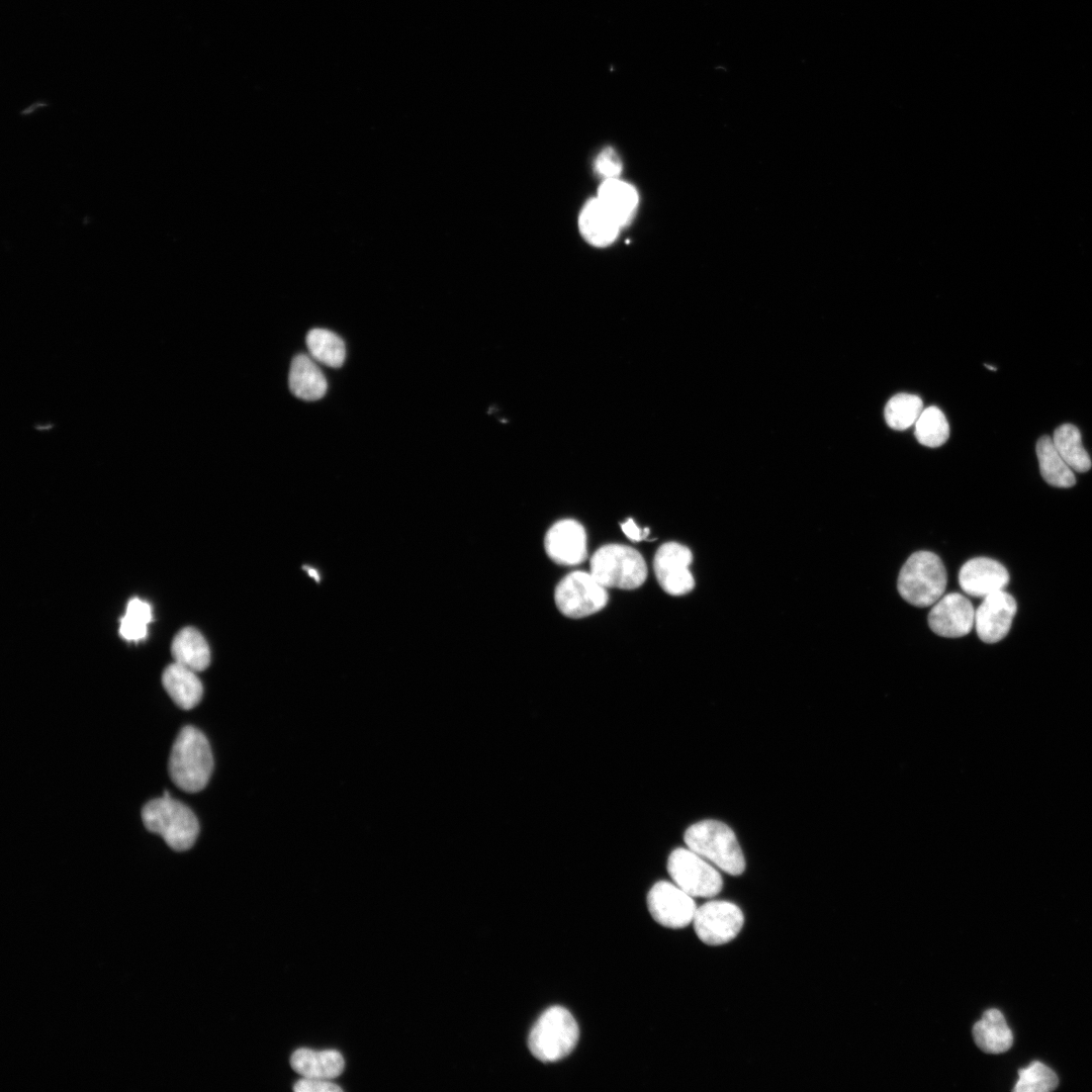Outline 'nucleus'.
Segmentation results:
<instances>
[{"mask_svg": "<svg viewBox=\"0 0 1092 1092\" xmlns=\"http://www.w3.org/2000/svg\"><path fill=\"white\" fill-rule=\"evenodd\" d=\"M151 621V606L133 598L128 602L124 616L120 619L119 634L127 641H141L147 637Z\"/></svg>", "mask_w": 1092, "mask_h": 1092, "instance_id": "obj_28", "label": "nucleus"}, {"mask_svg": "<svg viewBox=\"0 0 1092 1092\" xmlns=\"http://www.w3.org/2000/svg\"><path fill=\"white\" fill-rule=\"evenodd\" d=\"M306 345L311 356L327 366L338 368L345 360L343 340L328 330H310L306 336Z\"/></svg>", "mask_w": 1092, "mask_h": 1092, "instance_id": "obj_25", "label": "nucleus"}, {"mask_svg": "<svg viewBox=\"0 0 1092 1092\" xmlns=\"http://www.w3.org/2000/svg\"><path fill=\"white\" fill-rule=\"evenodd\" d=\"M162 684L173 702L183 710L193 709L202 699L203 686L196 671L175 661L164 669Z\"/></svg>", "mask_w": 1092, "mask_h": 1092, "instance_id": "obj_18", "label": "nucleus"}, {"mask_svg": "<svg viewBox=\"0 0 1092 1092\" xmlns=\"http://www.w3.org/2000/svg\"><path fill=\"white\" fill-rule=\"evenodd\" d=\"M212 769L213 756L205 735L193 726L183 727L169 757L172 782L185 792L197 793L206 787Z\"/></svg>", "mask_w": 1092, "mask_h": 1092, "instance_id": "obj_1", "label": "nucleus"}, {"mask_svg": "<svg viewBox=\"0 0 1092 1092\" xmlns=\"http://www.w3.org/2000/svg\"><path fill=\"white\" fill-rule=\"evenodd\" d=\"M693 560L691 550L676 542L662 544L653 558V569L660 586L672 596L690 593L695 585L689 569Z\"/></svg>", "mask_w": 1092, "mask_h": 1092, "instance_id": "obj_11", "label": "nucleus"}, {"mask_svg": "<svg viewBox=\"0 0 1092 1092\" xmlns=\"http://www.w3.org/2000/svg\"><path fill=\"white\" fill-rule=\"evenodd\" d=\"M293 1090L296 1092H341L343 1089L330 1080L305 1078L295 1082Z\"/></svg>", "mask_w": 1092, "mask_h": 1092, "instance_id": "obj_31", "label": "nucleus"}, {"mask_svg": "<svg viewBox=\"0 0 1092 1092\" xmlns=\"http://www.w3.org/2000/svg\"><path fill=\"white\" fill-rule=\"evenodd\" d=\"M928 625L941 637H963L975 625V609L970 600L959 593L944 595L932 605Z\"/></svg>", "mask_w": 1092, "mask_h": 1092, "instance_id": "obj_12", "label": "nucleus"}, {"mask_svg": "<svg viewBox=\"0 0 1092 1092\" xmlns=\"http://www.w3.org/2000/svg\"><path fill=\"white\" fill-rule=\"evenodd\" d=\"M1036 455L1040 474L1050 485L1068 488L1076 483L1074 470L1062 458L1052 437L1044 435L1037 440Z\"/></svg>", "mask_w": 1092, "mask_h": 1092, "instance_id": "obj_23", "label": "nucleus"}, {"mask_svg": "<svg viewBox=\"0 0 1092 1092\" xmlns=\"http://www.w3.org/2000/svg\"><path fill=\"white\" fill-rule=\"evenodd\" d=\"M687 846L723 872L738 876L745 870V859L733 830L717 820H703L690 826L685 835Z\"/></svg>", "mask_w": 1092, "mask_h": 1092, "instance_id": "obj_4", "label": "nucleus"}, {"mask_svg": "<svg viewBox=\"0 0 1092 1092\" xmlns=\"http://www.w3.org/2000/svg\"><path fill=\"white\" fill-rule=\"evenodd\" d=\"M744 923L738 906L728 901H709L697 908L695 932L708 945H721L734 939Z\"/></svg>", "mask_w": 1092, "mask_h": 1092, "instance_id": "obj_9", "label": "nucleus"}, {"mask_svg": "<svg viewBox=\"0 0 1092 1092\" xmlns=\"http://www.w3.org/2000/svg\"><path fill=\"white\" fill-rule=\"evenodd\" d=\"M648 910L653 919L668 928H682L693 922L697 905L694 898L674 883L660 881L647 895Z\"/></svg>", "mask_w": 1092, "mask_h": 1092, "instance_id": "obj_10", "label": "nucleus"}, {"mask_svg": "<svg viewBox=\"0 0 1092 1092\" xmlns=\"http://www.w3.org/2000/svg\"><path fill=\"white\" fill-rule=\"evenodd\" d=\"M554 600L564 616L579 619L601 611L608 603V593L590 572L577 570L558 582Z\"/></svg>", "mask_w": 1092, "mask_h": 1092, "instance_id": "obj_8", "label": "nucleus"}, {"mask_svg": "<svg viewBox=\"0 0 1092 1092\" xmlns=\"http://www.w3.org/2000/svg\"><path fill=\"white\" fill-rule=\"evenodd\" d=\"M171 653L175 662L196 672L206 669L210 663L209 646L203 635L193 627H185L175 635Z\"/></svg>", "mask_w": 1092, "mask_h": 1092, "instance_id": "obj_22", "label": "nucleus"}, {"mask_svg": "<svg viewBox=\"0 0 1092 1092\" xmlns=\"http://www.w3.org/2000/svg\"><path fill=\"white\" fill-rule=\"evenodd\" d=\"M597 198L622 228L631 221L639 203L636 188L619 178L604 180L599 187Z\"/></svg>", "mask_w": 1092, "mask_h": 1092, "instance_id": "obj_19", "label": "nucleus"}, {"mask_svg": "<svg viewBox=\"0 0 1092 1092\" xmlns=\"http://www.w3.org/2000/svg\"><path fill=\"white\" fill-rule=\"evenodd\" d=\"M306 570H307V573H308V574H309L310 576H312V577H313V578H314V579H315L316 581H318V579H320V578H318V573H317V571H316L315 569H312V568H309V567H307V568H306Z\"/></svg>", "mask_w": 1092, "mask_h": 1092, "instance_id": "obj_33", "label": "nucleus"}, {"mask_svg": "<svg viewBox=\"0 0 1092 1092\" xmlns=\"http://www.w3.org/2000/svg\"><path fill=\"white\" fill-rule=\"evenodd\" d=\"M1057 1074L1044 1064L1034 1061L1018 1071L1015 1092H1049L1057 1088Z\"/></svg>", "mask_w": 1092, "mask_h": 1092, "instance_id": "obj_29", "label": "nucleus"}, {"mask_svg": "<svg viewBox=\"0 0 1092 1092\" xmlns=\"http://www.w3.org/2000/svg\"><path fill=\"white\" fill-rule=\"evenodd\" d=\"M142 819L149 831L161 835L176 851L192 847L199 833V823L192 810L167 791L144 806Z\"/></svg>", "mask_w": 1092, "mask_h": 1092, "instance_id": "obj_2", "label": "nucleus"}, {"mask_svg": "<svg viewBox=\"0 0 1092 1092\" xmlns=\"http://www.w3.org/2000/svg\"><path fill=\"white\" fill-rule=\"evenodd\" d=\"M544 546L555 563L565 566L580 564L587 555L585 530L575 520H560L547 531Z\"/></svg>", "mask_w": 1092, "mask_h": 1092, "instance_id": "obj_14", "label": "nucleus"}, {"mask_svg": "<svg viewBox=\"0 0 1092 1092\" xmlns=\"http://www.w3.org/2000/svg\"><path fill=\"white\" fill-rule=\"evenodd\" d=\"M589 572L606 588L634 589L645 581L647 566L636 549L608 544L593 554Z\"/></svg>", "mask_w": 1092, "mask_h": 1092, "instance_id": "obj_6", "label": "nucleus"}, {"mask_svg": "<svg viewBox=\"0 0 1092 1092\" xmlns=\"http://www.w3.org/2000/svg\"><path fill=\"white\" fill-rule=\"evenodd\" d=\"M947 575L943 562L933 552L917 551L902 566L897 587L910 605L925 608L935 604L944 594Z\"/></svg>", "mask_w": 1092, "mask_h": 1092, "instance_id": "obj_3", "label": "nucleus"}, {"mask_svg": "<svg viewBox=\"0 0 1092 1092\" xmlns=\"http://www.w3.org/2000/svg\"><path fill=\"white\" fill-rule=\"evenodd\" d=\"M1053 442L1066 463L1076 472H1086L1091 468V458L1082 444L1081 433L1072 424L1058 427L1053 435Z\"/></svg>", "mask_w": 1092, "mask_h": 1092, "instance_id": "obj_24", "label": "nucleus"}, {"mask_svg": "<svg viewBox=\"0 0 1092 1092\" xmlns=\"http://www.w3.org/2000/svg\"><path fill=\"white\" fill-rule=\"evenodd\" d=\"M972 1032L978 1048L987 1054L1004 1053L1013 1043L1012 1031L998 1009L986 1010Z\"/></svg>", "mask_w": 1092, "mask_h": 1092, "instance_id": "obj_20", "label": "nucleus"}, {"mask_svg": "<svg viewBox=\"0 0 1092 1092\" xmlns=\"http://www.w3.org/2000/svg\"><path fill=\"white\" fill-rule=\"evenodd\" d=\"M288 382L290 391L304 400L320 399L327 390V381L321 369L304 354L293 358Z\"/></svg>", "mask_w": 1092, "mask_h": 1092, "instance_id": "obj_21", "label": "nucleus"}, {"mask_svg": "<svg viewBox=\"0 0 1092 1092\" xmlns=\"http://www.w3.org/2000/svg\"><path fill=\"white\" fill-rule=\"evenodd\" d=\"M579 1036L578 1025L563 1007L547 1009L532 1027L528 1045L532 1055L542 1062H556L568 1056Z\"/></svg>", "mask_w": 1092, "mask_h": 1092, "instance_id": "obj_5", "label": "nucleus"}, {"mask_svg": "<svg viewBox=\"0 0 1092 1092\" xmlns=\"http://www.w3.org/2000/svg\"><path fill=\"white\" fill-rule=\"evenodd\" d=\"M292 1069L305 1078L332 1080L344 1070L345 1061L336 1050L314 1051L300 1048L290 1058Z\"/></svg>", "mask_w": 1092, "mask_h": 1092, "instance_id": "obj_17", "label": "nucleus"}, {"mask_svg": "<svg viewBox=\"0 0 1092 1092\" xmlns=\"http://www.w3.org/2000/svg\"><path fill=\"white\" fill-rule=\"evenodd\" d=\"M914 425L915 437L924 446L939 447L948 439V423L943 413L936 406L923 410Z\"/></svg>", "mask_w": 1092, "mask_h": 1092, "instance_id": "obj_27", "label": "nucleus"}, {"mask_svg": "<svg viewBox=\"0 0 1092 1092\" xmlns=\"http://www.w3.org/2000/svg\"><path fill=\"white\" fill-rule=\"evenodd\" d=\"M667 871L673 883L693 898H712L722 890L719 872L689 847L676 848L670 853Z\"/></svg>", "mask_w": 1092, "mask_h": 1092, "instance_id": "obj_7", "label": "nucleus"}, {"mask_svg": "<svg viewBox=\"0 0 1092 1092\" xmlns=\"http://www.w3.org/2000/svg\"><path fill=\"white\" fill-rule=\"evenodd\" d=\"M622 168L621 159L612 148L601 151L595 160V170L604 180L619 178Z\"/></svg>", "mask_w": 1092, "mask_h": 1092, "instance_id": "obj_30", "label": "nucleus"}, {"mask_svg": "<svg viewBox=\"0 0 1092 1092\" xmlns=\"http://www.w3.org/2000/svg\"><path fill=\"white\" fill-rule=\"evenodd\" d=\"M922 412L923 402L918 395L898 393L889 399L884 415L890 428L903 431L914 425Z\"/></svg>", "mask_w": 1092, "mask_h": 1092, "instance_id": "obj_26", "label": "nucleus"}, {"mask_svg": "<svg viewBox=\"0 0 1092 1092\" xmlns=\"http://www.w3.org/2000/svg\"><path fill=\"white\" fill-rule=\"evenodd\" d=\"M1009 581L1007 569L998 561L988 557H976L968 560L960 569L959 583L969 596L985 598L1003 590Z\"/></svg>", "mask_w": 1092, "mask_h": 1092, "instance_id": "obj_15", "label": "nucleus"}, {"mask_svg": "<svg viewBox=\"0 0 1092 1092\" xmlns=\"http://www.w3.org/2000/svg\"><path fill=\"white\" fill-rule=\"evenodd\" d=\"M578 229L588 244L604 248L615 242L622 226L595 197L588 200L580 210Z\"/></svg>", "mask_w": 1092, "mask_h": 1092, "instance_id": "obj_16", "label": "nucleus"}, {"mask_svg": "<svg viewBox=\"0 0 1092 1092\" xmlns=\"http://www.w3.org/2000/svg\"><path fill=\"white\" fill-rule=\"evenodd\" d=\"M621 529L628 539L635 542L645 539L649 534V529L641 530L632 519L621 524Z\"/></svg>", "mask_w": 1092, "mask_h": 1092, "instance_id": "obj_32", "label": "nucleus"}, {"mask_svg": "<svg viewBox=\"0 0 1092 1092\" xmlns=\"http://www.w3.org/2000/svg\"><path fill=\"white\" fill-rule=\"evenodd\" d=\"M1017 604L1014 598L1004 590L985 597L975 610V627L979 638L985 643H996L1008 634Z\"/></svg>", "mask_w": 1092, "mask_h": 1092, "instance_id": "obj_13", "label": "nucleus"}]
</instances>
